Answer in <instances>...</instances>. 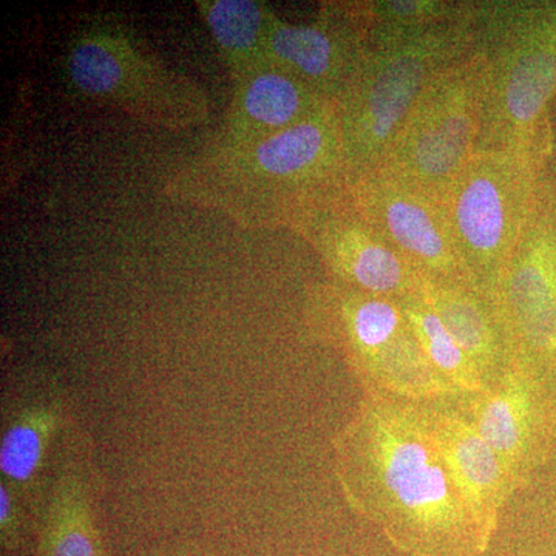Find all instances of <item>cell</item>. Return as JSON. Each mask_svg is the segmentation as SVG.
<instances>
[{"instance_id":"6da1fadb","label":"cell","mask_w":556,"mask_h":556,"mask_svg":"<svg viewBox=\"0 0 556 556\" xmlns=\"http://www.w3.org/2000/svg\"><path fill=\"white\" fill-rule=\"evenodd\" d=\"M348 508L405 556H485L479 532L428 434L419 401L364 394L332 439Z\"/></svg>"},{"instance_id":"7a4b0ae2","label":"cell","mask_w":556,"mask_h":556,"mask_svg":"<svg viewBox=\"0 0 556 556\" xmlns=\"http://www.w3.org/2000/svg\"><path fill=\"white\" fill-rule=\"evenodd\" d=\"M351 188L336 105L244 148L203 146L164 181L175 203L218 212L244 229H287L302 208Z\"/></svg>"},{"instance_id":"3957f363","label":"cell","mask_w":556,"mask_h":556,"mask_svg":"<svg viewBox=\"0 0 556 556\" xmlns=\"http://www.w3.org/2000/svg\"><path fill=\"white\" fill-rule=\"evenodd\" d=\"M470 51L482 68L477 152L514 153L546 167L556 101V0H477Z\"/></svg>"},{"instance_id":"277c9868","label":"cell","mask_w":556,"mask_h":556,"mask_svg":"<svg viewBox=\"0 0 556 556\" xmlns=\"http://www.w3.org/2000/svg\"><path fill=\"white\" fill-rule=\"evenodd\" d=\"M475 9L431 27L372 25L367 61L336 104L351 182L382 166L431 79L470 53Z\"/></svg>"},{"instance_id":"5b68a950","label":"cell","mask_w":556,"mask_h":556,"mask_svg":"<svg viewBox=\"0 0 556 556\" xmlns=\"http://www.w3.org/2000/svg\"><path fill=\"white\" fill-rule=\"evenodd\" d=\"M303 314L311 338L343 358L364 394L459 396L427 361L397 299L325 280L311 285Z\"/></svg>"},{"instance_id":"8992f818","label":"cell","mask_w":556,"mask_h":556,"mask_svg":"<svg viewBox=\"0 0 556 556\" xmlns=\"http://www.w3.org/2000/svg\"><path fill=\"white\" fill-rule=\"evenodd\" d=\"M64 70L70 87L80 97L149 126L188 130L211 116L206 90L164 64L118 20L101 17L84 24L70 39Z\"/></svg>"},{"instance_id":"52a82bcc","label":"cell","mask_w":556,"mask_h":556,"mask_svg":"<svg viewBox=\"0 0 556 556\" xmlns=\"http://www.w3.org/2000/svg\"><path fill=\"white\" fill-rule=\"evenodd\" d=\"M544 167L506 152H477L442 197L450 236L471 287L490 302L525 229Z\"/></svg>"},{"instance_id":"ba28073f","label":"cell","mask_w":556,"mask_h":556,"mask_svg":"<svg viewBox=\"0 0 556 556\" xmlns=\"http://www.w3.org/2000/svg\"><path fill=\"white\" fill-rule=\"evenodd\" d=\"M493 305L514 365L556 396V189L544 174Z\"/></svg>"},{"instance_id":"9c48e42d","label":"cell","mask_w":556,"mask_h":556,"mask_svg":"<svg viewBox=\"0 0 556 556\" xmlns=\"http://www.w3.org/2000/svg\"><path fill=\"white\" fill-rule=\"evenodd\" d=\"M481 105V62L470 51L431 79L380 167L442 200L477 152Z\"/></svg>"},{"instance_id":"30bf717a","label":"cell","mask_w":556,"mask_h":556,"mask_svg":"<svg viewBox=\"0 0 556 556\" xmlns=\"http://www.w3.org/2000/svg\"><path fill=\"white\" fill-rule=\"evenodd\" d=\"M287 229L316 252L328 280L343 287L402 299L422 285V277L358 211L351 188L302 208Z\"/></svg>"},{"instance_id":"8fae6325","label":"cell","mask_w":556,"mask_h":556,"mask_svg":"<svg viewBox=\"0 0 556 556\" xmlns=\"http://www.w3.org/2000/svg\"><path fill=\"white\" fill-rule=\"evenodd\" d=\"M372 21L362 2H325L314 20L270 16L266 61L338 104L367 61Z\"/></svg>"},{"instance_id":"7c38bea8","label":"cell","mask_w":556,"mask_h":556,"mask_svg":"<svg viewBox=\"0 0 556 556\" xmlns=\"http://www.w3.org/2000/svg\"><path fill=\"white\" fill-rule=\"evenodd\" d=\"M453 401L500 457L518 492L554 455L556 396L517 365L495 386Z\"/></svg>"},{"instance_id":"4fadbf2b","label":"cell","mask_w":556,"mask_h":556,"mask_svg":"<svg viewBox=\"0 0 556 556\" xmlns=\"http://www.w3.org/2000/svg\"><path fill=\"white\" fill-rule=\"evenodd\" d=\"M351 195L362 215L420 277L468 281L444 204L434 193L379 167L354 179Z\"/></svg>"},{"instance_id":"5bb4252c","label":"cell","mask_w":556,"mask_h":556,"mask_svg":"<svg viewBox=\"0 0 556 556\" xmlns=\"http://www.w3.org/2000/svg\"><path fill=\"white\" fill-rule=\"evenodd\" d=\"M424 422L450 481L492 546L501 515L518 493L506 467L456 407L453 396L419 401Z\"/></svg>"},{"instance_id":"9a60e30c","label":"cell","mask_w":556,"mask_h":556,"mask_svg":"<svg viewBox=\"0 0 556 556\" xmlns=\"http://www.w3.org/2000/svg\"><path fill=\"white\" fill-rule=\"evenodd\" d=\"M332 102L273 65L232 83V100L208 148L257 144L313 118Z\"/></svg>"},{"instance_id":"2e32d148","label":"cell","mask_w":556,"mask_h":556,"mask_svg":"<svg viewBox=\"0 0 556 556\" xmlns=\"http://www.w3.org/2000/svg\"><path fill=\"white\" fill-rule=\"evenodd\" d=\"M78 445L65 447L36 526L33 556H105L93 504V470Z\"/></svg>"},{"instance_id":"e0dca14e","label":"cell","mask_w":556,"mask_h":556,"mask_svg":"<svg viewBox=\"0 0 556 556\" xmlns=\"http://www.w3.org/2000/svg\"><path fill=\"white\" fill-rule=\"evenodd\" d=\"M422 291L477 368L482 386H495L514 367V358L493 302L466 280L422 277Z\"/></svg>"},{"instance_id":"ac0fdd59","label":"cell","mask_w":556,"mask_h":556,"mask_svg":"<svg viewBox=\"0 0 556 556\" xmlns=\"http://www.w3.org/2000/svg\"><path fill=\"white\" fill-rule=\"evenodd\" d=\"M0 434V479L21 500L31 495L56 439L68 428V408L60 394H36L10 408Z\"/></svg>"},{"instance_id":"d6986e66","label":"cell","mask_w":556,"mask_h":556,"mask_svg":"<svg viewBox=\"0 0 556 556\" xmlns=\"http://www.w3.org/2000/svg\"><path fill=\"white\" fill-rule=\"evenodd\" d=\"M195 5L232 83L268 67L266 38L273 7L258 0H197Z\"/></svg>"},{"instance_id":"ffe728a7","label":"cell","mask_w":556,"mask_h":556,"mask_svg":"<svg viewBox=\"0 0 556 556\" xmlns=\"http://www.w3.org/2000/svg\"><path fill=\"white\" fill-rule=\"evenodd\" d=\"M407 316L427 361L457 394L482 390L481 378L470 358L464 354L456 340L444 327L437 311L428 302L422 285L417 291L397 299Z\"/></svg>"},{"instance_id":"44dd1931","label":"cell","mask_w":556,"mask_h":556,"mask_svg":"<svg viewBox=\"0 0 556 556\" xmlns=\"http://www.w3.org/2000/svg\"><path fill=\"white\" fill-rule=\"evenodd\" d=\"M372 25L388 27H431L466 20L475 0H362Z\"/></svg>"},{"instance_id":"7402d4cb","label":"cell","mask_w":556,"mask_h":556,"mask_svg":"<svg viewBox=\"0 0 556 556\" xmlns=\"http://www.w3.org/2000/svg\"><path fill=\"white\" fill-rule=\"evenodd\" d=\"M25 544L24 503L9 482L0 479V548L2 556H20Z\"/></svg>"}]
</instances>
